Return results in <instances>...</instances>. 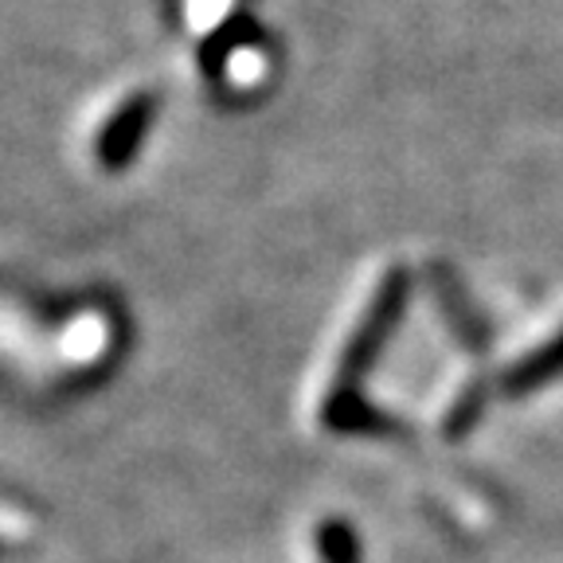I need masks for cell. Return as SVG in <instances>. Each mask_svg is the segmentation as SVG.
Masks as SVG:
<instances>
[{
	"label": "cell",
	"instance_id": "277c9868",
	"mask_svg": "<svg viewBox=\"0 0 563 563\" xmlns=\"http://www.w3.org/2000/svg\"><path fill=\"white\" fill-rule=\"evenodd\" d=\"M317 552L321 563H361V540L349 520H325L317 528Z\"/></svg>",
	"mask_w": 563,
	"mask_h": 563
},
{
	"label": "cell",
	"instance_id": "3957f363",
	"mask_svg": "<svg viewBox=\"0 0 563 563\" xmlns=\"http://www.w3.org/2000/svg\"><path fill=\"white\" fill-rule=\"evenodd\" d=\"M555 379H563V329L555 336H548L537 352L520 356L501 376V387L505 396H532V391L555 384Z\"/></svg>",
	"mask_w": 563,
	"mask_h": 563
},
{
	"label": "cell",
	"instance_id": "6da1fadb",
	"mask_svg": "<svg viewBox=\"0 0 563 563\" xmlns=\"http://www.w3.org/2000/svg\"><path fill=\"white\" fill-rule=\"evenodd\" d=\"M407 301H411V274L407 271H387V278L379 282L376 298L368 301L364 317L352 329L349 344L341 352L336 376L325 391L321 404V422L336 434H387L396 431V422L384 419L376 407H368V399L361 396V379L372 364L379 361L384 344L391 341L396 325L404 321Z\"/></svg>",
	"mask_w": 563,
	"mask_h": 563
},
{
	"label": "cell",
	"instance_id": "5b68a950",
	"mask_svg": "<svg viewBox=\"0 0 563 563\" xmlns=\"http://www.w3.org/2000/svg\"><path fill=\"white\" fill-rule=\"evenodd\" d=\"M482 407H485V391H482V387H474V391H466V396L457 399L454 411H450V419H446V434H450V439L466 434L470 427L482 419Z\"/></svg>",
	"mask_w": 563,
	"mask_h": 563
},
{
	"label": "cell",
	"instance_id": "7a4b0ae2",
	"mask_svg": "<svg viewBox=\"0 0 563 563\" xmlns=\"http://www.w3.org/2000/svg\"><path fill=\"white\" fill-rule=\"evenodd\" d=\"M153 114H157V98L150 90H137L110 114V122L102 125V133L95 141V157L106 173H122V168L133 165L141 141H145V133L153 125Z\"/></svg>",
	"mask_w": 563,
	"mask_h": 563
}]
</instances>
